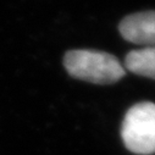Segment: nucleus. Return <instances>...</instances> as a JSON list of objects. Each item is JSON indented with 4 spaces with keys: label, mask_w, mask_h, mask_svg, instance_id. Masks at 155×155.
<instances>
[{
    "label": "nucleus",
    "mask_w": 155,
    "mask_h": 155,
    "mask_svg": "<svg viewBox=\"0 0 155 155\" xmlns=\"http://www.w3.org/2000/svg\"><path fill=\"white\" fill-rule=\"evenodd\" d=\"M64 66L73 78L94 84H112L126 74L125 68L114 55L92 49L67 51Z\"/></svg>",
    "instance_id": "nucleus-1"
},
{
    "label": "nucleus",
    "mask_w": 155,
    "mask_h": 155,
    "mask_svg": "<svg viewBox=\"0 0 155 155\" xmlns=\"http://www.w3.org/2000/svg\"><path fill=\"white\" fill-rule=\"evenodd\" d=\"M125 147L139 155L155 153V104L143 101L133 105L125 115L121 127Z\"/></svg>",
    "instance_id": "nucleus-2"
},
{
    "label": "nucleus",
    "mask_w": 155,
    "mask_h": 155,
    "mask_svg": "<svg viewBox=\"0 0 155 155\" xmlns=\"http://www.w3.org/2000/svg\"><path fill=\"white\" fill-rule=\"evenodd\" d=\"M126 41L151 47L155 45V11H143L125 17L119 26Z\"/></svg>",
    "instance_id": "nucleus-3"
},
{
    "label": "nucleus",
    "mask_w": 155,
    "mask_h": 155,
    "mask_svg": "<svg viewBox=\"0 0 155 155\" xmlns=\"http://www.w3.org/2000/svg\"><path fill=\"white\" fill-rule=\"evenodd\" d=\"M125 65L128 71L138 76L155 80V45L130 51Z\"/></svg>",
    "instance_id": "nucleus-4"
}]
</instances>
